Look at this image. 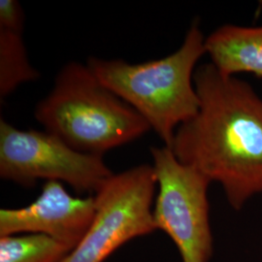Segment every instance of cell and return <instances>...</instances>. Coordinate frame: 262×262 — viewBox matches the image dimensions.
<instances>
[{"label": "cell", "instance_id": "cell-1", "mask_svg": "<svg viewBox=\"0 0 262 262\" xmlns=\"http://www.w3.org/2000/svg\"><path fill=\"white\" fill-rule=\"evenodd\" d=\"M196 115L179 127L171 150L179 161L221 185L236 211L262 193V99L252 85L211 62L194 72Z\"/></svg>", "mask_w": 262, "mask_h": 262}, {"label": "cell", "instance_id": "cell-2", "mask_svg": "<svg viewBox=\"0 0 262 262\" xmlns=\"http://www.w3.org/2000/svg\"><path fill=\"white\" fill-rule=\"evenodd\" d=\"M205 38L195 19L181 47L169 56L136 64L90 57L86 66L104 85L140 114L170 149L179 127L199 110L194 72L206 54Z\"/></svg>", "mask_w": 262, "mask_h": 262}, {"label": "cell", "instance_id": "cell-3", "mask_svg": "<svg viewBox=\"0 0 262 262\" xmlns=\"http://www.w3.org/2000/svg\"><path fill=\"white\" fill-rule=\"evenodd\" d=\"M34 117L45 131L71 148L102 157L150 130L140 114L104 85L89 66L75 61L60 69Z\"/></svg>", "mask_w": 262, "mask_h": 262}, {"label": "cell", "instance_id": "cell-4", "mask_svg": "<svg viewBox=\"0 0 262 262\" xmlns=\"http://www.w3.org/2000/svg\"><path fill=\"white\" fill-rule=\"evenodd\" d=\"M157 186L149 164L113 174L94 193L95 215L90 228L61 262H103L128 241L155 232Z\"/></svg>", "mask_w": 262, "mask_h": 262}, {"label": "cell", "instance_id": "cell-5", "mask_svg": "<svg viewBox=\"0 0 262 262\" xmlns=\"http://www.w3.org/2000/svg\"><path fill=\"white\" fill-rule=\"evenodd\" d=\"M112 171L102 156L71 148L47 131L21 130L0 121V177L23 187L39 180L66 183L77 193L93 195Z\"/></svg>", "mask_w": 262, "mask_h": 262}, {"label": "cell", "instance_id": "cell-6", "mask_svg": "<svg viewBox=\"0 0 262 262\" xmlns=\"http://www.w3.org/2000/svg\"><path fill=\"white\" fill-rule=\"evenodd\" d=\"M159 193L152 215L157 230L168 235L183 262H209L213 255L208 188L211 182L179 161L167 147L150 149Z\"/></svg>", "mask_w": 262, "mask_h": 262}, {"label": "cell", "instance_id": "cell-7", "mask_svg": "<svg viewBox=\"0 0 262 262\" xmlns=\"http://www.w3.org/2000/svg\"><path fill=\"white\" fill-rule=\"evenodd\" d=\"M94 215V195L73 196L60 182L49 181L31 204L0 210V237L45 235L72 251L90 228Z\"/></svg>", "mask_w": 262, "mask_h": 262}, {"label": "cell", "instance_id": "cell-8", "mask_svg": "<svg viewBox=\"0 0 262 262\" xmlns=\"http://www.w3.org/2000/svg\"><path fill=\"white\" fill-rule=\"evenodd\" d=\"M205 52L224 75L262 78V27L222 26L205 38Z\"/></svg>", "mask_w": 262, "mask_h": 262}, {"label": "cell", "instance_id": "cell-9", "mask_svg": "<svg viewBox=\"0 0 262 262\" xmlns=\"http://www.w3.org/2000/svg\"><path fill=\"white\" fill-rule=\"evenodd\" d=\"M24 28L0 26V98H6L20 84L36 81L39 71L31 66L23 38Z\"/></svg>", "mask_w": 262, "mask_h": 262}, {"label": "cell", "instance_id": "cell-10", "mask_svg": "<svg viewBox=\"0 0 262 262\" xmlns=\"http://www.w3.org/2000/svg\"><path fill=\"white\" fill-rule=\"evenodd\" d=\"M71 250L41 234L0 237V262H61Z\"/></svg>", "mask_w": 262, "mask_h": 262}, {"label": "cell", "instance_id": "cell-11", "mask_svg": "<svg viewBox=\"0 0 262 262\" xmlns=\"http://www.w3.org/2000/svg\"><path fill=\"white\" fill-rule=\"evenodd\" d=\"M25 13L16 0L0 1V26L8 28H24Z\"/></svg>", "mask_w": 262, "mask_h": 262}]
</instances>
